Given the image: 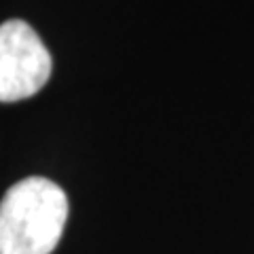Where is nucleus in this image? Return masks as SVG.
Returning a JSON list of instances; mask_svg holds the SVG:
<instances>
[{"instance_id": "obj_2", "label": "nucleus", "mask_w": 254, "mask_h": 254, "mask_svg": "<svg viewBox=\"0 0 254 254\" xmlns=\"http://www.w3.org/2000/svg\"><path fill=\"white\" fill-rule=\"evenodd\" d=\"M51 53L30 23H0V102L32 98L51 76Z\"/></svg>"}, {"instance_id": "obj_1", "label": "nucleus", "mask_w": 254, "mask_h": 254, "mask_svg": "<svg viewBox=\"0 0 254 254\" xmlns=\"http://www.w3.org/2000/svg\"><path fill=\"white\" fill-rule=\"evenodd\" d=\"M68 218V197L60 185L30 176L0 201V254H51Z\"/></svg>"}]
</instances>
